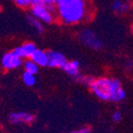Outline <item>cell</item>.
Returning <instances> with one entry per match:
<instances>
[{
  "instance_id": "6da1fadb",
  "label": "cell",
  "mask_w": 133,
  "mask_h": 133,
  "mask_svg": "<svg viewBox=\"0 0 133 133\" xmlns=\"http://www.w3.org/2000/svg\"><path fill=\"white\" fill-rule=\"evenodd\" d=\"M57 22L73 26L90 21L94 7L90 0H58L55 4Z\"/></svg>"
},
{
  "instance_id": "7a4b0ae2",
  "label": "cell",
  "mask_w": 133,
  "mask_h": 133,
  "mask_svg": "<svg viewBox=\"0 0 133 133\" xmlns=\"http://www.w3.org/2000/svg\"><path fill=\"white\" fill-rule=\"evenodd\" d=\"M89 89L96 98L102 102H121L127 97L120 80L115 77H96L92 80Z\"/></svg>"
},
{
  "instance_id": "3957f363",
  "label": "cell",
  "mask_w": 133,
  "mask_h": 133,
  "mask_svg": "<svg viewBox=\"0 0 133 133\" xmlns=\"http://www.w3.org/2000/svg\"><path fill=\"white\" fill-rule=\"evenodd\" d=\"M30 14L44 24H51L57 21L55 5H47L40 3L30 8Z\"/></svg>"
},
{
  "instance_id": "277c9868",
  "label": "cell",
  "mask_w": 133,
  "mask_h": 133,
  "mask_svg": "<svg viewBox=\"0 0 133 133\" xmlns=\"http://www.w3.org/2000/svg\"><path fill=\"white\" fill-rule=\"evenodd\" d=\"M78 39L85 47L93 50H100L103 48V43L91 29L84 28L78 33Z\"/></svg>"
},
{
  "instance_id": "5b68a950",
  "label": "cell",
  "mask_w": 133,
  "mask_h": 133,
  "mask_svg": "<svg viewBox=\"0 0 133 133\" xmlns=\"http://www.w3.org/2000/svg\"><path fill=\"white\" fill-rule=\"evenodd\" d=\"M23 59L14 52L13 50L7 51L1 57V67L5 71L17 70L23 64Z\"/></svg>"
},
{
  "instance_id": "8992f818",
  "label": "cell",
  "mask_w": 133,
  "mask_h": 133,
  "mask_svg": "<svg viewBox=\"0 0 133 133\" xmlns=\"http://www.w3.org/2000/svg\"><path fill=\"white\" fill-rule=\"evenodd\" d=\"M35 115L28 112H14L8 116V121L12 125H30L35 122Z\"/></svg>"
},
{
  "instance_id": "52a82bcc",
  "label": "cell",
  "mask_w": 133,
  "mask_h": 133,
  "mask_svg": "<svg viewBox=\"0 0 133 133\" xmlns=\"http://www.w3.org/2000/svg\"><path fill=\"white\" fill-rule=\"evenodd\" d=\"M49 66L50 68H59L62 69L67 63L66 56L63 53L57 50H49Z\"/></svg>"
},
{
  "instance_id": "ba28073f",
  "label": "cell",
  "mask_w": 133,
  "mask_h": 133,
  "mask_svg": "<svg viewBox=\"0 0 133 133\" xmlns=\"http://www.w3.org/2000/svg\"><path fill=\"white\" fill-rule=\"evenodd\" d=\"M62 70L69 76H71L73 79L76 80V82L80 83L83 77V75L81 73V69H80V62L78 61H68L65 66L62 68Z\"/></svg>"
},
{
  "instance_id": "9c48e42d",
  "label": "cell",
  "mask_w": 133,
  "mask_h": 133,
  "mask_svg": "<svg viewBox=\"0 0 133 133\" xmlns=\"http://www.w3.org/2000/svg\"><path fill=\"white\" fill-rule=\"evenodd\" d=\"M36 49H37V48H36L35 43L31 42V41H27V42L20 45L18 47L14 48L12 50L17 55H19L21 58H22L23 60H25V59L31 58V56L33 55V53Z\"/></svg>"
},
{
  "instance_id": "30bf717a",
  "label": "cell",
  "mask_w": 133,
  "mask_h": 133,
  "mask_svg": "<svg viewBox=\"0 0 133 133\" xmlns=\"http://www.w3.org/2000/svg\"><path fill=\"white\" fill-rule=\"evenodd\" d=\"M30 59H32L39 67L49 66V52L46 50L37 49L33 53Z\"/></svg>"
},
{
  "instance_id": "8fae6325",
  "label": "cell",
  "mask_w": 133,
  "mask_h": 133,
  "mask_svg": "<svg viewBox=\"0 0 133 133\" xmlns=\"http://www.w3.org/2000/svg\"><path fill=\"white\" fill-rule=\"evenodd\" d=\"M112 9L115 11V13L118 15H124L130 9V5L124 0H115L112 4Z\"/></svg>"
},
{
  "instance_id": "7c38bea8",
  "label": "cell",
  "mask_w": 133,
  "mask_h": 133,
  "mask_svg": "<svg viewBox=\"0 0 133 133\" xmlns=\"http://www.w3.org/2000/svg\"><path fill=\"white\" fill-rule=\"evenodd\" d=\"M22 68H23V70L25 72H29V73L35 74V75H36L38 73V70H39V66L30 58L29 59H25L23 61Z\"/></svg>"
},
{
  "instance_id": "4fadbf2b",
  "label": "cell",
  "mask_w": 133,
  "mask_h": 133,
  "mask_svg": "<svg viewBox=\"0 0 133 133\" xmlns=\"http://www.w3.org/2000/svg\"><path fill=\"white\" fill-rule=\"evenodd\" d=\"M22 82H23V84H24L26 87H29V88L36 86V75H35V74H32V73H29V72L24 71L23 73H22Z\"/></svg>"
},
{
  "instance_id": "5bb4252c",
  "label": "cell",
  "mask_w": 133,
  "mask_h": 133,
  "mask_svg": "<svg viewBox=\"0 0 133 133\" xmlns=\"http://www.w3.org/2000/svg\"><path fill=\"white\" fill-rule=\"evenodd\" d=\"M27 22H28L29 24L31 25L38 34L43 33V31H44V25L43 24H44V23H42V22H40V21H38L37 19L33 17L31 14L27 15Z\"/></svg>"
},
{
  "instance_id": "9a60e30c",
  "label": "cell",
  "mask_w": 133,
  "mask_h": 133,
  "mask_svg": "<svg viewBox=\"0 0 133 133\" xmlns=\"http://www.w3.org/2000/svg\"><path fill=\"white\" fill-rule=\"evenodd\" d=\"M19 8L21 9H30L32 6L31 0H12Z\"/></svg>"
},
{
  "instance_id": "2e32d148",
  "label": "cell",
  "mask_w": 133,
  "mask_h": 133,
  "mask_svg": "<svg viewBox=\"0 0 133 133\" xmlns=\"http://www.w3.org/2000/svg\"><path fill=\"white\" fill-rule=\"evenodd\" d=\"M112 119H113V121H114V122H115V123L121 122V121H122V119H123L122 113H121L119 110H115V111L113 113V115H112Z\"/></svg>"
},
{
  "instance_id": "e0dca14e",
  "label": "cell",
  "mask_w": 133,
  "mask_h": 133,
  "mask_svg": "<svg viewBox=\"0 0 133 133\" xmlns=\"http://www.w3.org/2000/svg\"><path fill=\"white\" fill-rule=\"evenodd\" d=\"M90 132H91V129L89 127H83V128H81L79 129L70 131V132H67V133H90Z\"/></svg>"
},
{
  "instance_id": "ac0fdd59",
  "label": "cell",
  "mask_w": 133,
  "mask_h": 133,
  "mask_svg": "<svg viewBox=\"0 0 133 133\" xmlns=\"http://www.w3.org/2000/svg\"><path fill=\"white\" fill-rule=\"evenodd\" d=\"M41 1H42L43 3H45V4H47V5H52V6H54L58 0H41Z\"/></svg>"
},
{
  "instance_id": "d6986e66",
  "label": "cell",
  "mask_w": 133,
  "mask_h": 133,
  "mask_svg": "<svg viewBox=\"0 0 133 133\" xmlns=\"http://www.w3.org/2000/svg\"><path fill=\"white\" fill-rule=\"evenodd\" d=\"M131 31H132V34H133V25H132V27H131Z\"/></svg>"
}]
</instances>
